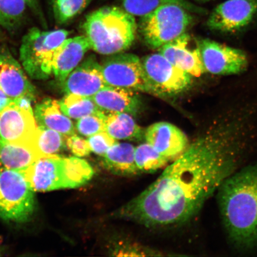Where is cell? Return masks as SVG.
Here are the masks:
<instances>
[{
  "instance_id": "34",
  "label": "cell",
  "mask_w": 257,
  "mask_h": 257,
  "mask_svg": "<svg viewBox=\"0 0 257 257\" xmlns=\"http://www.w3.org/2000/svg\"><path fill=\"white\" fill-rule=\"evenodd\" d=\"M194 1L198 2V3H208V2L214 1V0H194Z\"/></svg>"
},
{
  "instance_id": "13",
  "label": "cell",
  "mask_w": 257,
  "mask_h": 257,
  "mask_svg": "<svg viewBox=\"0 0 257 257\" xmlns=\"http://www.w3.org/2000/svg\"><path fill=\"white\" fill-rule=\"evenodd\" d=\"M0 87L13 99L27 98L32 102L36 98V89L21 64L5 48L0 49Z\"/></svg>"
},
{
  "instance_id": "4",
  "label": "cell",
  "mask_w": 257,
  "mask_h": 257,
  "mask_svg": "<svg viewBox=\"0 0 257 257\" xmlns=\"http://www.w3.org/2000/svg\"><path fill=\"white\" fill-rule=\"evenodd\" d=\"M21 173L35 192H48L79 188L87 184L94 172L78 157L57 156L40 159Z\"/></svg>"
},
{
  "instance_id": "14",
  "label": "cell",
  "mask_w": 257,
  "mask_h": 257,
  "mask_svg": "<svg viewBox=\"0 0 257 257\" xmlns=\"http://www.w3.org/2000/svg\"><path fill=\"white\" fill-rule=\"evenodd\" d=\"M63 92L92 97L108 86L102 76L101 64L90 56L70 73L63 83Z\"/></svg>"
},
{
  "instance_id": "20",
  "label": "cell",
  "mask_w": 257,
  "mask_h": 257,
  "mask_svg": "<svg viewBox=\"0 0 257 257\" xmlns=\"http://www.w3.org/2000/svg\"><path fill=\"white\" fill-rule=\"evenodd\" d=\"M46 157L34 147L0 141L2 168L22 173L37 160Z\"/></svg>"
},
{
  "instance_id": "22",
  "label": "cell",
  "mask_w": 257,
  "mask_h": 257,
  "mask_svg": "<svg viewBox=\"0 0 257 257\" xmlns=\"http://www.w3.org/2000/svg\"><path fill=\"white\" fill-rule=\"evenodd\" d=\"M105 131L115 140L140 141L145 132L130 114L105 112Z\"/></svg>"
},
{
  "instance_id": "24",
  "label": "cell",
  "mask_w": 257,
  "mask_h": 257,
  "mask_svg": "<svg viewBox=\"0 0 257 257\" xmlns=\"http://www.w3.org/2000/svg\"><path fill=\"white\" fill-rule=\"evenodd\" d=\"M59 104L64 114L76 120L100 110L91 97L73 94H66Z\"/></svg>"
},
{
  "instance_id": "9",
  "label": "cell",
  "mask_w": 257,
  "mask_h": 257,
  "mask_svg": "<svg viewBox=\"0 0 257 257\" xmlns=\"http://www.w3.org/2000/svg\"><path fill=\"white\" fill-rule=\"evenodd\" d=\"M38 130L31 101L27 98L14 99L0 113V141L3 142L27 145L37 150Z\"/></svg>"
},
{
  "instance_id": "28",
  "label": "cell",
  "mask_w": 257,
  "mask_h": 257,
  "mask_svg": "<svg viewBox=\"0 0 257 257\" xmlns=\"http://www.w3.org/2000/svg\"><path fill=\"white\" fill-rule=\"evenodd\" d=\"M92 0H48L58 24L72 21L88 7Z\"/></svg>"
},
{
  "instance_id": "32",
  "label": "cell",
  "mask_w": 257,
  "mask_h": 257,
  "mask_svg": "<svg viewBox=\"0 0 257 257\" xmlns=\"http://www.w3.org/2000/svg\"><path fill=\"white\" fill-rule=\"evenodd\" d=\"M13 100L0 87V113Z\"/></svg>"
},
{
  "instance_id": "26",
  "label": "cell",
  "mask_w": 257,
  "mask_h": 257,
  "mask_svg": "<svg viewBox=\"0 0 257 257\" xmlns=\"http://www.w3.org/2000/svg\"><path fill=\"white\" fill-rule=\"evenodd\" d=\"M66 137L58 132L46 127L38 126L35 146L38 152L47 157H53L65 147Z\"/></svg>"
},
{
  "instance_id": "10",
  "label": "cell",
  "mask_w": 257,
  "mask_h": 257,
  "mask_svg": "<svg viewBox=\"0 0 257 257\" xmlns=\"http://www.w3.org/2000/svg\"><path fill=\"white\" fill-rule=\"evenodd\" d=\"M196 45L205 71L213 75H236L248 67V57L242 50L207 38H199Z\"/></svg>"
},
{
  "instance_id": "31",
  "label": "cell",
  "mask_w": 257,
  "mask_h": 257,
  "mask_svg": "<svg viewBox=\"0 0 257 257\" xmlns=\"http://www.w3.org/2000/svg\"><path fill=\"white\" fill-rule=\"evenodd\" d=\"M66 144L70 152L76 157H86L91 152L88 140L83 139L76 134L67 137Z\"/></svg>"
},
{
  "instance_id": "16",
  "label": "cell",
  "mask_w": 257,
  "mask_h": 257,
  "mask_svg": "<svg viewBox=\"0 0 257 257\" xmlns=\"http://www.w3.org/2000/svg\"><path fill=\"white\" fill-rule=\"evenodd\" d=\"M191 37L185 33L160 48L159 53L170 63L192 77H200L205 71L198 48L189 47Z\"/></svg>"
},
{
  "instance_id": "33",
  "label": "cell",
  "mask_w": 257,
  "mask_h": 257,
  "mask_svg": "<svg viewBox=\"0 0 257 257\" xmlns=\"http://www.w3.org/2000/svg\"><path fill=\"white\" fill-rule=\"evenodd\" d=\"M27 1L29 8L33 10L35 12H39L40 5L38 0H26Z\"/></svg>"
},
{
  "instance_id": "29",
  "label": "cell",
  "mask_w": 257,
  "mask_h": 257,
  "mask_svg": "<svg viewBox=\"0 0 257 257\" xmlns=\"http://www.w3.org/2000/svg\"><path fill=\"white\" fill-rule=\"evenodd\" d=\"M105 112L101 110L86 115L77 121L76 130L80 134L87 137L105 131Z\"/></svg>"
},
{
  "instance_id": "19",
  "label": "cell",
  "mask_w": 257,
  "mask_h": 257,
  "mask_svg": "<svg viewBox=\"0 0 257 257\" xmlns=\"http://www.w3.org/2000/svg\"><path fill=\"white\" fill-rule=\"evenodd\" d=\"M34 112L38 126L51 128L66 137L76 134L73 122L61 110L59 101L44 99L35 105Z\"/></svg>"
},
{
  "instance_id": "7",
  "label": "cell",
  "mask_w": 257,
  "mask_h": 257,
  "mask_svg": "<svg viewBox=\"0 0 257 257\" xmlns=\"http://www.w3.org/2000/svg\"><path fill=\"white\" fill-rule=\"evenodd\" d=\"M35 191L22 173L0 167V218L24 223L33 214Z\"/></svg>"
},
{
  "instance_id": "23",
  "label": "cell",
  "mask_w": 257,
  "mask_h": 257,
  "mask_svg": "<svg viewBox=\"0 0 257 257\" xmlns=\"http://www.w3.org/2000/svg\"><path fill=\"white\" fill-rule=\"evenodd\" d=\"M125 11L134 16L143 17L163 5L176 4L183 6L196 15H205L207 11L188 0H120Z\"/></svg>"
},
{
  "instance_id": "12",
  "label": "cell",
  "mask_w": 257,
  "mask_h": 257,
  "mask_svg": "<svg viewBox=\"0 0 257 257\" xmlns=\"http://www.w3.org/2000/svg\"><path fill=\"white\" fill-rule=\"evenodd\" d=\"M257 15V0H226L210 13L206 21L209 30L234 33L249 25Z\"/></svg>"
},
{
  "instance_id": "1",
  "label": "cell",
  "mask_w": 257,
  "mask_h": 257,
  "mask_svg": "<svg viewBox=\"0 0 257 257\" xmlns=\"http://www.w3.org/2000/svg\"><path fill=\"white\" fill-rule=\"evenodd\" d=\"M238 148L226 134L207 128L158 179L111 216L147 227L186 222L239 168Z\"/></svg>"
},
{
  "instance_id": "21",
  "label": "cell",
  "mask_w": 257,
  "mask_h": 257,
  "mask_svg": "<svg viewBox=\"0 0 257 257\" xmlns=\"http://www.w3.org/2000/svg\"><path fill=\"white\" fill-rule=\"evenodd\" d=\"M135 151L133 145L117 143L104 154L102 163L105 169L115 175H137L140 171L135 160Z\"/></svg>"
},
{
  "instance_id": "2",
  "label": "cell",
  "mask_w": 257,
  "mask_h": 257,
  "mask_svg": "<svg viewBox=\"0 0 257 257\" xmlns=\"http://www.w3.org/2000/svg\"><path fill=\"white\" fill-rule=\"evenodd\" d=\"M217 192L230 242L239 249L253 248L257 245V163L237 169Z\"/></svg>"
},
{
  "instance_id": "17",
  "label": "cell",
  "mask_w": 257,
  "mask_h": 257,
  "mask_svg": "<svg viewBox=\"0 0 257 257\" xmlns=\"http://www.w3.org/2000/svg\"><path fill=\"white\" fill-rule=\"evenodd\" d=\"M90 49L91 46L85 35L64 41L57 48L53 60V74L58 81L63 83Z\"/></svg>"
},
{
  "instance_id": "3",
  "label": "cell",
  "mask_w": 257,
  "mask_h": 257,
  "mask_svg": "<svg viewBox=\"0 0 257 257\" xmlns=\"http://www.w3.org/2000/svg\"><path fill=\"white\" fill-rule=\"evenodd\" d=\"M82 28L91 49L103 55H112L133 45L138 26L134 16L123 8L107 6L86 16Z\"/></svg>"
},
{
  "instance_id": "35",
  "label": "cell",
  "mask_w": 257,
  "mask_h": 257,
  "mask_svg": "<svg viewBox=\"0 0 257 257\" xmlns=\"http://www.w3.org/2000/svg\"><path fill=\"white\" fill-rule=\"evenodd\" d=\"M3 249H2L1 245H0V256H2L3 255Z\"/></svg>"
},
{
  "instance_id": "25",
  "label": "cell",
  "mask_w": 257,
  "mask_h": 257,
  "mask_svg": "<svg viewBox=\"0 0 257 257\" xmlns=\"http://www.w3.org/2000/svg\"><path fill=\"white\" fill-rule=\"evenodd\" d=\"M28 7L26 0H0V26L15 30L23 21Z\"/></svg>"
},
{
  "instance_id": "8",
  "label": "cell",
  "mask_w": 257,
  "mask_h": 257,
  "mask_svg": "<svg viewBox=\"0 0 257 257\" xmlns=\"http://www.w3.org/2000/svg\"><path fill=\"white\" fill-rule=\"evenodd\" d=\"M141 62L148 92L150 94L175 95L191 85L192 76L173 65L160 53L144 57Z\"/></svg>"
},
{
  "instance_id": "11",
  "label": "cell",
  "mask_w": 257,
  "mask_h": 257,
  "mask_svg": "<svg viewBox=\"0 0 257 257\" xmlns=\"http://www.w3.org/2000/svg\"><path fill=\"white\" fill-rule=\"evenodd\" d=\"M102 76L108 86L148 92L142 62L133 54L117 53L101 64Z\"/></svg>"
},
{
  "instance_id": "27",
  "label": "cell",
  "mask_w": 257,
  "mask_h": 257,
  "mask_svg": "<svg viewBox=\"0 0 257 257\" xmlns=\"http://www.w3.org/2000/svg\"><path fill=\"white\" fill-rule=\"evenodd\" d=\"M135 160L138 170L143 172H155L165 166L170 161L148 143L136 148Z\"/></svg>"
},
{
  "instance_id": "5",
  "label": "cell",
  "mask_w": 257,
  "mask_h": 257,
  "mask_svg": "<svg viewBox=\"0 0 257 257\" xmlns=\"http://www.w3.org/2000/svg\"><path fill=\"white\" fill-rule=\"evenodd\" d=\"M194 15L181 5H165L141 17L138 27L147 46L159 49L186 33L195 23Z\"/></svg>"
},
{
  "instance_id": "18",
  "label": "cell",
  "mask_w": 257,
  "mask_h": 257,
  "mask_svg": "<svg viewBox=\"0 0 257 257\" xmlns=\"http://www.w3.org/2000/svg\"><path fill=\"white\" fill-rule=\"evenodd\" d=\"M98 107L105 112L136 114L140 110L139 96L133 89L107 86L92 97Z\"/></svg>"
},
{
  "instance_id": "30",
  "label": "cell",
  "mask_w": 257,
  "mask_h": 257,
  "mask_svg": "<svg viewBox=\"0 0 257 257\" xmlns=\"http://www.w3.org/2000/svg\"><path fill=\"white\" fill-rule=\"evenodd\" d=\"M87 140L91 152L101 156H103L112 146L117 143L116 140L105 131L89 137Z\"/></svg>"
},
{
  "instance_id": "15",
  "label": "cell",
  "mask_w": 257,
  "mask_h": 257,
  "mask_svg": "<svg viewBox=\"0 0 257 257\" xmlns=\"http://www.w3.org/2000/svg\"><path fill=\"white\" fill-rule=\"evenodd\" d=\"M144 137L148 144L170 161L178 158L189 145L184 132L168 122L151 125L145 131Z\"/></svg>"
},
{
  "instance_id": "6",
  "label": "cell",
  "mask_w": 257,
  "mask_h": 257,
  "mask_svg": "<svg viewBox=\"0 0 257 257\" xmlns=\"http://www.w3.org/2000/svg\"><path fill=\"white\" fill-rule=\"evenodd\" d=\"M69 34L63 30L43 31L32 28L29 30L22 41L20 60L32 79L46 80L53 75L54 54Z\"/></svg>"
}]
</instances>
